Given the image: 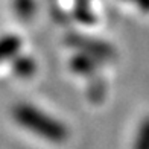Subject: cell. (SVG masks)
I'll use <instances>...</instances> for the list:
<instances>
[{
    "instance_id": "cell-1",
    "label": "cell",
    "mask_w": 149,
    "mask_h": 149,
    "mask_svg": "<svg viewBox=\"0 0 149 149\" xmlns=\"http://www.w3.org/2000/svg\"><path fill=\"white\" fill-rule=\"evenodd\" d=\"M12 117L24 130L52 143H64L69 139V128L64 123L31 104H17L12 108Z\"/></svg>"
},
{
    "instance_id": "cell-2",
    "label": "cell",
    "mask_w": 149,
    "mask_h": 149,
    "mask_svg": "<svg viewBox=\"0 0 149 149\" xmlns=\"http://www.w3.org/2000/svg\"><path fill=\"white\" fill-rule=\"evenodd\" d=\"M67 40H69V43L72 46H76L78 49H81L84 53H87V55H90L96 59L108 61L114 56L113 47H110L108 44H105L102 41H97V40L82 37V35H72Z\"/></svg>"
},
{
    "instance_id": "cell-3",
    "label": "cell",
    "mask_w": 149,
    "mask_h": 149,
    "mask_svg": "<svg viewBox=\"0 0 149 149\" xmlns=\"http://www.w3.org/2000/svg\"><path fill=\"white\" fill-rule=\"evenodd\" d=\"M22 47V40L17 35H5L0 38V63L12 59Z\"/></svg>"
},
{
    "instance_id": "cell-4",
    "label": "cell",
    "mask_w": 149,
    "mask_h": 149,
    "mask_svg": "<svg viewBox=\"0 0 149 149\" xmlns=\"http://www.w3.org/2000/svg\"><path fill=\"white\" fill-rule=\"evenodd\" d=\"M96 58H93L87 53H81V55L74 56L72 59V69L79 73V74H85V76H91V74L96 72Z\"/></svg>"
},
{
    "instance_id": "cell-5",
    "label": "cell",
    "mask_w": 149,
    "mask_h": 149,
    "mask_svg": "<svg viewBox=\"0 0 149 149\" xmlns=\"http://www.w3.org/2000/svg\"><path fill=\"white\" fill-rule=\"evenodd\" d=\"M37 70V64L31 56H14L12 58V72L20 78H29Z\"/></svg>"
},
{
    "instance_id": "cell-6",
    "label": "cell",
    "mask_w": 149,
    "mask_h": 149,
    "mask_svg": "<svg viewBox=\"0 0 149 149\" xmlns=\"http://www.w3.org/2000/svg\"><path fill=\"white\" fill-rule=\"evenodd\" d=\"M132 149H149V117L140 123Z\"/></svg>"
}]
</instances>
